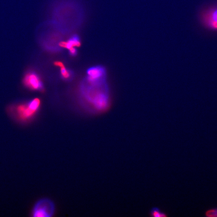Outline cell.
<instances>
[{
  "instance_id": "6da1fadb",
  "label": "cell",
  "mask_w": 217,
  "mask_h": 217,
  "mask_svg": "<svg viewBox=\"0 0 217 217\" xmlns=\"http://www.w3.org/2000/svg\"><path fill=\"white\" fill-rule=\"evenodd\" d=\"M55 203L50 199L43 198L37 201L32 212L34 217H51L55 214Z\"/></svg>"
},
{
  "instance_id": "7a4b0ae2",
  "label": "cell",
  "mask_w": 217,
  "mask_h": 217,
  "mask_svg": "<svg viewBox=\"0 0 217 217\" xmlns=\"http://www.w3.org/2000/svg\"><path fill=\"white\" fill-rule=\"evenodd\" d=\"M24 84L27 87L34 90H40L42 88L40 79L35 73H30L25 76L24 79Z\"/></svg>"
},
{
  "instance_id": "3957f363",
  "label": "cell",
  "mask_w": 217,
  "mask_h": 217,
  "mask_svg": "<svg viewBox=\"0 0 217 217\" xmlns=\"http://www.w3.org/2000/svg\"><path fill=\"white\" fill-rule=\"evenodd\" d=\"M204 22L208 27L214 30H217V8L212 9L206 17H203Z\"/></svg>"
},
{
  "instance_id": "277c9868",
  "label": "cell",
  "mask_w": 217,
  "mask_h": 217,
  "mask_svg": "<svg viewBox=\"0 0 217 217\" xmlns=\"http://www.w3.org/2000/svg\"><path fill=\"white\" fill-rule=\"evenodd\" d=\"M19 116L22 119L25 120L30 118L33 116L37 111L30 105V103L27 105H21L18 108Z\"/></svg>"
},
{
  "instance_id": "5b68a950",
  "label": "cell",
  "mask_w": 217,
  "mask_h": 217,
  "mask_svg": "<svg viewBox=\"0 0 217 217\" xmlns=\"http://www.w3.org/2000/svg\"><path fill=\"white\" fill-rule=\"evenodd\" d=\"M87 74L88 81L93 83L96 82L103 76L104 71L100 67H93L88 70Z\"/></svg>"
},
{
  "instance_id": "8992f818",
  "label": "cell",
  "mask_w": 217,
  "mask_h": 217,
  "mask_svg": "<svg viewBox=\"0 0 217 217\" xmlns=\"http://www.w3.org/2000/svg\"><path fill=\"white\" fill-rule=\"evenodd\" d=\"M93 102L96 107L99 110L105 108L107 104V99L106 96L102 93H99L95 96Z\"/></svg>"
},
{
  "instance_id": "52a82bcc",
  "label": "cell",
  "mask_w": 217,
  "mask_h": 217,
  "mask_svg": "<svg viewBox=\"0 0 217 217\" xmlns=\"http://www.w3.org/2000/svg\"><path fill=\"white\" fill-rule=\"evenodd\" d=\"M80 45L79 37L77 35H75L71 37L67 42L62 43L61 46L69 49L73 47L79 46Z\"/></svg>"
},
{
  "instance_id": "ba28073f",
  "label": "cell",
  "mask_w": 217,
  "mask_h": 217,
  "mask_svg": "<svg viewBox=\"0 0 217 217\" xmlns=\"http://www.w3.org/2000/svg\"><path fill=\"white\" fill-rule=\"evenodd\" d=\"M150 216L154 217H166L168 215L166 213L161 211L159 208L155 207L151 209L150 212Z\"/></svg>"
},
{
  "instance_id": "9c48e42d",
  "label": "cell",
  "mask_w": 217,
  "mask_h": 217,
  "mask_svg": "<svg viewBox=\"0 0 217 217\" xmlns=\"http://www.w3.org/2000/svg\"><path fill=\"white\" fill-rule=\"evenodd\" d=\"M204 215L207 217H217V208L208 209L205 212Z\"/></svg>"
},
{
  "instance_id": "30bf717a",
  "label": "cell",
  "mask_w": 217,
  "mask_h": 217,
  "mask_svg": "<svg viewBox=\"0 0 217 217\" xmlns=\"http://www.w3.org/2000/svg\"><path fill=\"white\" fill-rule=\"evenodd\" d=\"M60 70H61L62 76L63 78L65 79L69 78L70 76H71V74H70L69 72L66 69L65 66L61 68Z\"/></svg>"
},
{
  "instance_id": "8fae6325",
  "label": "cell",
  "mask_w": 217,
  "mask_h": 217,
  "mask_svg": "<svg viewBox=\"0 0 217 217\" xmlns=\"http://www.w3.org/2000/svg\"><path fill=\"white\" fill-rule=\"evenodd\" d=\"M69 52L71 55L75 56L77 53V50H76V49L75 47H73V48L69 49Z\"/></svg>"
},
{
  "instance_id": "7c38bea8",
  "label": "cell",
  "mask_w": 217,
  "mask_h": 217,
  "mask_svg": "<svg viewBox=\"0 0 217 217\" xmlns=\"http://www.w3.org/2000/svg\"><path fill=\"white\" fill-rule=\"evenodd\" d=\"M54 64L56 66H59V67H60V68H61L63 67V66H65V65H64V64H63V63L61 62H55L54 63Z\"/></svg>"
}]
</instances>
